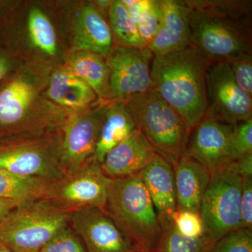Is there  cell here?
I'll return each instance as SVG.
<instances>
[{
	"label": "cell",
	"instance_id": "obj_1",
	"mask_svg": "<svg viewBox=\"0 0 252 252\" xmlns=\"http://www.w3.org/2000/svg\"><path fill=\"white\" fill-rule=\"evenodd\" d=\"M191 44L212 62L252 54V1L188 0Z\"/></svg>",
	"mask_w": 252,
	"mask_h": 252
},
{
	"label": "cell",
	"instance_id": "obj_2",
	"mask_svg": "<svg viewBox=\"0 0 252 252\" xmlns=\"http://www.w3.org/2000/svg\"><path fill=\"white\" fill-rule=\"evenodd\" d=\"M212 63L193 45L152 60L154 91L191 130L206 117V74Z\"/></svg>",
	"mask_w": 252,
	"mask_h": 252
},
{
	"label": "cell",
	"instance_id": "obj_3",
	"mask_svg": "<svg viewBox=\"0 0 252 252\" xmlns=\"http://www.w3.org/2000/svg\"><path fill=\"white\" fill-rule=\"evenodd\" d=\"M104 210L139 252L153 251L161 225L139 174L113 179Z\"/></svg>",
	"mask_w": 252,
	"mask_h": 252
},
{
	"label": "cell",
	"instance_id": "obj_4",
	"mask_svg": "<svg viewBox=\"0 0 252 252\" xmlns=\"http://www.w3.org/2000/svg\"><path fill=\"white\" fill-rule=\"evenodd\" d=\"M124 102L157 154L166 159L173 167L186 153L191 132L183 118L157 94L154 88L132 96Z\"/></svg>",
	"mask_w": 252,
	"mask_h": 252
},
{
	"label": "cell",
	"instance_id": "obj_5",
	"mask_svg": "<svg viewBox=\"0 0 252 252\" xmlns=\"http://www.w3.org/2000/svg\"><path fill=\"white\" fill-rule=\"evenodd\" d=\"M61 129L26 132L0 140V168L54 181L65 174L60 162Z\"/></svg>",
	"mask_w": 252,
	"mask_h": 252
},
{
	"label": "cell",
	"instance_id": "obj_6",
	"mask_svg": "<svg viewBox=\"0 0 252 252\" xmlns=\"http://www.w3.org/2000/svg\"><path fill=\"white\" fill-rule=\"evenodd\" d=\"M70 213L45 199L23 202L0 222V242L14 252H39L69 225Z\"/></svg>",
	"mask_w": 252,
	"mask_h": 252
},
{
	"label": "cell",
	"instance_id": "obj_7",
	"mask_svg": "<svg viewBox=\"0 0 252 252\" xmlns=\"http://www.w3.org/2000/svg\"><path fill=\"white\" fill-rule=\"evenodd\" d=\"M241 187L242 177L225 167L212 174L199 212L202 237L209 248L225 235L243 229Z\"/></svg>",
	"mask_w": 252,
	"mask_h": 252
},
{
	"label": "cell",
	"instance_id": "obj_8",
	"mask_svg": "<svg viewBox=\"0 0 252 252\" xmlns=\"http://www.w3.org/2000/svg\"><path fill=\"white\" fill-rule=\"evenodd\" d=\"M11 73L0 82V140L26 132L56 128L54 122L38 117V87L31 72Z\"/></svg>",
	"mask_w": 252,
	"mask_h": 252
},
{
	"label": "cell",
	"instance_id": "obj_9",
	"mask_svg": "<svg viewBox=\"0 0 252 252\" xmlns=\"http://www.w3.org/2000/svg\"><path fill=\"white\" fill-rule=\"evenodd\" d=\"M112 180L92 158L77 170L50 182L43 199L69 212L87 207L104 210Z\"/></svg>",
	"mask_w": 252,
	"mask_h": 252
},
{
	"label": "cell",
	"instance_id": "obj_10",
	"mask_svg": "<svg viewBox=\"0 0 252 252\" xmlns=\"http://www.w3.org/2000/svg\"><path fill=\"white\" fill-rule=\"evenodd\" d=\"M110 100H98L81 110L69 112L61 124L60 162L64 172L77 170L94 158Z\"/></svg>",
	"mask_w": 252,
	"mask_h": 252
},
{
	"label": "cell",
	"instance_id": "obj_11",
	"mask_svg": "<svg viewBox=\"0 0 252 252\" xmlns=\"http://www.w3.org/2000/svg\"><path fill=\"white\" fill-rule=\"evenodd\" d=\"M206 117L235 126L252 118V97L235 81L228 64L212 62L206 74Z\"/></svg>",
	"mask_w": 252,
	"mask_h": 252
},
{
	"label": "cell",
	"instance_id": "obj_12",
	"mask_svg": "<svg viewBox=\"0 0 252 252\" xmlns=\"http://www.w3.org/2000/svg\"><path fill=\"white\" fill-rule=\"evenodd\" d=\"M148 48L135 49L114 46L104 59L109 69L111 100L124 101L153 88Z\"/></svg>",
	"mask_w": 252,
	"mask_h": 252
},
{
	"label": "cell",
	"instance_id": "obj_13",
	"mask_svg": "<svg viewBox=\"0 0 252 252\" xmlns=\"http://www.w3.org/2000/svg\"><path fill=\"white\" fill-rule=\"evenodd\" d=\"M69 224L87 252H140L102 209L87 207L73 211Z\"/></svg>",
	"mask_w": 252,
	"mask_h": 252
},
{
	"label": "cell",
	"instance_id": "obj_14",
	"mask_svg": "<svg viewBox=\"0 0 252 252\" xmlns=\"http://www.w3.org/2000/svg\"><path fill=\"white\" fill-rule=\"evenodd\" d=\"M233 132V126L205 117L190 132L186 154L213 174L234 160Z\"/></svg>",
	"mask_w": 252,
	"mask_h": 252
},
{
	"label": "cell",
	"instance_id": "obj_15",
	"mask_svg": "<svg viewBox=\"0 0 252 252\" xmlns=\"http://www.w3.org/2000/svg\"><path fill=\"white\" fill-rule=\"evenodd\" d=\"M161 21L148 46L154 56H161L192 45L189 9L182 0H159Z\"/></svg>",
	"mask_w": 252,
	"mask_h": 252
},
{
	"label": "cell",
	"instance_id": "obj_16",
	"mask_svg": "<svg viewBox=\"0 0 252 252\" xmlns=\"http://www.w3.org/2000/svg\"><path fill=\"white\" fill-rule=\"evenodd\" d=\"M156 154L153 147L137 127L125 140L106 154L101 167L112 180L138 175Z\"/></svg>",
	"mask_w": 252,
	"mask_h": 252
},
{
	"label": "cell",
	"instance_id": "obj_17",
	"mask_svg": "<svg viewBox=\"0 0 252 252\" xmlns=\"http://www.w3.org/2000/svg\"><path fill=\"white\" fill-rule=\"evenodd\" d=\"M177 210L200 212L212 174L198 160L185 154L173 166Z\"/></svg>",
	"mask_w": 252,
	"mask_h": 252
},
{
	"label": "cell",
	"instance_id": "obj_18",
	"mask_svg": "<svg viewBox=\"0 0 252 252\" xmlns=\"http://www.w3.org/2000/svg\"><path fill=\"white\" fill-rule=\"evenodd\" d=\"M114 46L110 26L94 4L81 8L74 23L72 51H86L105 59Z\"/></svg>",
	"mask_w": 252,
	"mask_h": 252
},
{
	"label": "cell",
	"instance_id": "obj_19",
	"mask_svg": "<svg viewBox=\"0 0 252 252\" xmlns=\"http://www.w3.org/2000/svg\"><path fill=\"white\" fill-rule=\"evenodd\" d=\"M155 207L159 220H172L177 211L173 167L159 154L139 173Z\"/></svg>",
	"mask_w": 252,
	"mask_h": 252
},
{
	"label": "cell",
	"instance_id": "obj_20",
	"mask_svg": "<svg viewBox=\"0 0 252 252\" xmlns=\"http://www.w3.org/2000/svg\"><path fill=\"white\" fill-rule=\"evenodd\" d=\"M46 94L54 103L69 112L91 107L99 100L94 90L66 66L60 67L50 77Z\"/></svg>",
	"mask_w": 252,
	"mask_h": 252
},
{
	"label": "cell",
	"instance_id": "obj_21",
	"mask_svg": "<svg viewBox=\"0 0 252 252\" xmlns=\"http://www.w3.org/2000/svg\"><path fill=\"white\" fill-rule=\"evenodd\" d=\"M137 128L135 119L125 103L110 100L99 132L94 160L101 164L109 151L125 140Z\"/></svg>",
	"mask_w": 252,
	"mask_h": 252
},
{
	"label": "cell",
	"instance_id": "obj_22",
	"mask_svg": "<svg viewBox=\"0 0 252 252\" xmlns=\"http://www.w3.org/2000/svg\"><path fill=\"white\" fill-rule=\"evenodd\" d=\"M65 66L90 86L99 100H111L110 73L103 57L89 51H72Z\"/></svg>",
	"mask_w": 252,
	"mask_h": 252
},
{
	"label": "cell",
	"instance_id": "obj_23",
	"mask_svg": "<svg viewBox=\"0 0 252 252\" xmlns=\"http://www.w3.org/2000/svg\"><path fill=\"white\" fill-rule=\"evenodd\" d=\"M50 181L16 175L0 168V198L18 203L44 198Z\"/></svg>",
	"mask_w": 252,
	"mask_h": 252
},
{
	"label": "cell",
	"instance_id": "obj_24",
	"mask_svg": "<svg viewBox=\"0 0 252 252\" xmlns=\"http://www.w3.org/2000/svg\"><path fill=\"white\" fill-rule=\"evenodd\" d=\"M108 15L113 39L117 43L116 46L135 49L147 48L141 38L137 25L130 17L122 0L112 1Z\"/></svg>",
	"mask_w": 252,
	"mask_h": 252
},
{
	"label": "cell",
	"instance_id": "obj_25",
	"mask_svg": "<svg viewBox=\"0 0 252 252\" xmlns=\"http://www.w3.org/2000/svg\"><path fill=\"white\" fill-rule=\"evenodd\" d=\"M28 31L34 47L48 56H56L58 51L56 31L42 10L37 7L32 8L28 14Z\"/></svg>",
	"mask_w": 252,
	"mask_h": 252
},
{
	"label": "cell",
	"instance_id": "obj_26",
	"mask_svg": "<svg viewBox=\"0 0 252 252\" xmlns=\"http://www.w3.org/2000/svg\"><path fill=\"white\" fill-rule=\"evenodd\" d=\"M162 232L152 252H205L208 245L203 237L187 238L179 233L172 220H159Z\"/></svg>",
	"mask_w": 252,
	"mask_h": 252
},
{
	"label": "cell",
	"instance_id": "obj_27",
	"mask_svg": "<svg viewBox=\"0 0 252 252\" xmlns=\"http://www.w3.org/2000/svg\"><path fill=\"white\" fill-rule=\"evenodd\" d=\"M39 252H87L79 235L67 225L53 237Z\"/></svg>",
	"mask_w": 252,
	"mask_h": 252
},
{
	"label": "cell",
	"instance_id": "obj_28",
	"mask_svg": "<svg viewBox=\"0 0 252 252\" xmlns=\"http://www.w3.org/2000/svg\"><path fill=\"white\" fill-rule=\"evenodd\" d=\"M205 252H252V230L240 229L230 233Z\"/></svg>",
	"mask_w": 252,
	"mask_h": 252
},
{
	"label": "cell",
	"instance_id": "obj_29",
	"mask_svg": "<svg viewBox=\"0 0 252 252\" xmlns=\"http://www.w3.org/2000/svg\"><path fill=\"white\" fill-rule=\"evenodd\" d=\"M161 12L159 0H153L149 9L137 21V29L147 47L155 37L160 26Z\"/></svg>",
	"mask_w": 252,
	"mask_h": 252
},
{
	"label": "cell",
	"instance_id": "obj_30",
	"mask_svg": "<svg viewBox=\"0 0 252 252\" xmlns=\"http://www.w3.org/2000/svg\"><path fill=\"white\" fill-rule=\"evenodd\" d=\"M172 220L179 233L187 238H198L203 235V223L197 212L177 210Z\"/></svg>",
	"mask_w": 252,
	"mask_h": 252
},
{
	"label": "cell",
	"instance_id": "obj_31",
	"mask_svg": "<svg viewBox=\"0 0 252 252\" xmlns=\"http://www.w3.org/2000/svg\"><path fill=\"white\" fill-rule=\"evenodd\" d=\"M234 160L252 154V118L233 126Z\"/></svg>",
	"mask_w": 252,
	"mask_h": 252
},
{
	"label": "cell",
	"instance_id": "obj_32",
	"mask_svg": "<svg viewBox=\"0 0 252 252\" xmlns=\"http://www.w3.org/2000/svg\"><path fill=\"white\" fill-rule=\"evenodd\" d=\"M238 85L252 97V54L227 63Z\"/></svg>",
	"mask_w": 252,
	"mask_h": 252
},
{
	"label": "cell",
	"instance_id": "obj_33",
	"mask_svg": "<svg viewBox=\"0 0 252 252\" xmlns=\"http://www.w3.org/2000/svg\"><path fill=\"white\" fill-rule=\"evenodd\" d=\"M242 227L252 230V177L242 178Z\"/></svg>",
	"mask_w": 252,
	"mask_h": 252
},
{
	"label": "cell",
	"instance_id": "obj_34",
	"mask_svg": "<svg viewBox=\"0 0 252 252\" xmlns=\"http://www.w3.org/2000/svg\"><path fill=\"white\" fill-rule=\"evenodd\" d=\"M18 69L17 60L9 46L0 45V82Z\"/></svg>",
	"mask_w": 252,
	"mask_h": 252
},
{
	"label": "cell",
	"instance_id": "obj_35",
	"mask_svg": "<svg viewBox=\"0 0 252 252\" xmlns=\"http://www.w3.org/2000/svg\"><path fill=\"white\" fill-rule=\"evenodd\" d=\"M122 1L136 24L141 16L149 9L153 0H122Z\"/></svg>",
	"mask_w": 252,
	"mask_h": 252
},
{
	"label": "cell",
	"instance_id": "obj_36",
	"mask_svg": "<svg viewBox=\"0 0 252 252\" xmlns=\"http://www.w3.org/2000/svg\"><path fill=\"white\" fill-rule=\"evenodd\" d=\"M225 167L242 178L252 177V154L230 162Z\"/></svg>",
	"mask_w": 252,
	"mask_h": 252
},
{
	"label": "cell",
	"instance_id": "obj_37",
	"mask_svg": "<svg viewBox=\"0 0 252 252\" xmlns=\"http://www.w3.org/2000/svg\"><path fill=\"white\" fill-rule=\"evenodd\" d=\"M20 204L15 200L0 198V222L9 216L10 213L14 211Z\"/></svg>",
	"mask_w": 252,
	"mask_h": 252
},
{
	"label": "cell",
	"instance_id": "obj_38",
	"mask_svg": "<svg viewBox=\"0 0 252 252\" xmlns=\"http://www.w3.org/2000/svg\"><path fill=\"white\" fill-rule=\"evenodd\" d=\"M10 3L6 1H0V28L4 26L7 19L10 9Z\"/></svg>",
	"mask_w": 252,
	"mask_h": 252
},
{
	"label": "cell",
	"instance_id": "obj_39",
	"mask_svg": "<svg viewBox=\"0 0 252 252\" xmlns=\"http://www.w3.org/2000/svg\"><path fill=\"white\" fill-rule=\"evenodd\" d=\"M0 252H14L12 251V250H10L9 248H8L7 246H6V245H4V244H3L2 243H1L0 242Z\"/></svg>",
	"mask_w": 252,
	"mask_h": 252
},
{
	"label": "cell",
	"instance_id": "obj_40",
	"mask_svg": "<svg viewBox=\"0 0 252 252\" xmlns=\"http://www.w3.org/2000/svg\"><path fill=\"white\" fill-rule=\"evenodd\" d=\"M140 252H152V251H149V250H144V251H142Z\"/></svg>",
	"mask_w": 252,
	"mask_h": 252
}]
</instances>
